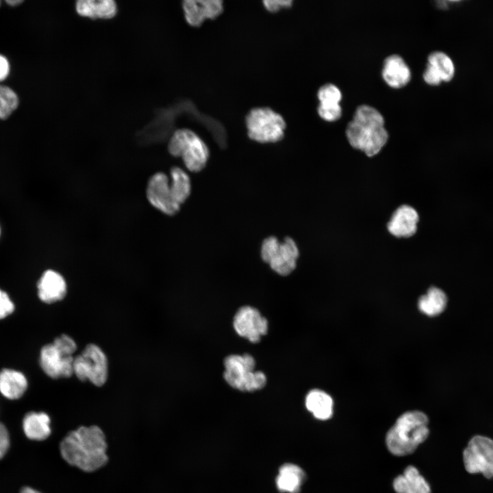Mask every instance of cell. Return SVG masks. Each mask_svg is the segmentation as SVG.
I'll list each match as a JSON object with an SVG mask.
<instances>
[{
    "instance_id": "cell-15",
    "label": "cell",
    "mask_w": 493,
    "mask_h": 493,
    "mask_svg": "<svg viewBox=\"0 0 493 493\" xmlns=\"http://www.w3.org/2000/svg\"><path fill=\"white\" fill-rule=\"evenodd\" d=\"M38 296L40 300L51 304L62 300L67 292L64 277L53 269L46 270L40 276L38 283Z\"/></svg>"
},
{
    "instance_id": "cell-3",
    "label": "cell",
    "mask_w": 493,
    "mask_h": 493,
    "mask_svg": "<svg viewBox=\"0 0 493 493\" xmlns=\"http://www.w3.org/2000/svg\"><path fill=\"white\" fill-rule=\"evenodd\" d=\"M429 435L428 416L420 411H408L399 416L388 429L385 443L392 455L403 457L415 452Z\"/></svg>"
},
{
    "instance_id": "cell-8",
    "label": "cell",
    "mask_w": 493,
    "mask_h": 493,
    "mask_svg": "<svg viewBox=\"0 0 493 493\" xmlns=\"http://www.w3.org/2000/svg\"><path fill=\"white\" fill-rule=\"evenodd\" d=\"M73 374L81 381H89L96 386L104 385L108 377V362L103 350L94 344L86 345L74 357Z\"/></svg>"
},
{
    "instance_id": "cell-17",
    "label": "cell",
    "mask_w": 493,
    "mask_h": 493,
    "mask_svg": "<svg viewBox=\"0 0 493 493\" xmlns=\"http://www.w3.org/2000/svg\"><path fill=\"white\" fill-rule=\"evenodd\" d=\"M396 493H431L429 483L414 466L409 465L393 480Z\"/></svg>"
},
{
    "instance_id": "cell-13",
    "label": "cell",
    "mask_w": 493,
    "mask_h": 493,
    "mask_svg": "<svg viewBox=\"0 0 493 493\" xmlns=\"http://www.w3.org/2000/svg\"><path fill=\"white\" fill-rule=\"evenodd\" d=\"M420 215L411 205L402 204L395 208L386 223L390 236L398 239H408L416 234Z\"/></svg>"
},
{
    "instance_id": "cell-2",
    "label": "cell",
    "mask_w": 493,
    "mask_h": 493,
    "mask_svg": "<svg viewBox=\"0 0 493 493\" xmlns=\"http://www.w3.org/2000/svg\"><path fill=\"white\" fill-rule=\"evenodd\" d=\"M384 123L382 114L376 108L368 105L358 106L345 130L349 144L368 157L377 155L389 138Z\"/></svg>"
},
{
    "instance_id": "cell-24",
    "label": "cell",
    "mask_w": 493,
    "mask_h": 493,
    "mask_svg": "<svg viewBox=\"0 0 493 493\" xmlns=\"http://www.w3.org/2000/svg\"><path fill=\"white\" fill-rule=\"evenodd\" d=\"M170 183L174 188L177 199L181 205L191 193V181L185 170L177 166L170 170Z\"/></svg>"
},
{
    "instance_id": "cell-4",
    "label": "cell",
    "mask_w": 493,
    "mask_h": 493,
    "mask_svg": "<svg viewBox=\"0 0 493 493\" xmlns=\"http://www.w3.org/2000/svg\"><path fill=\"white\" fill-rule=\"evenodd\" d=\"M224 379L232 388L243 392H253L263 388L266 377L255 371V361L252 355H231L224 360Z\"/></svg>"
},
{
    "instance_id": "cell-20",
    "label": "cell",
    "mask_w": 493,
    "mask_h": 493,
    "mask_svg": "<svg viewBox=\"0 0 493 493\" xmlns=\"http://www.w3.org/2000/svg\"><path fill=\"white\" fill-rule=\"evenodd\" d=\"M51 420L45 412H30L23 420V429L25 435L30 440L43 441L51 433Z\"/></svg>"
},
{
    "instance_id": "cell-38",
    "label": "cell",
    "mask_w": 493,
    "mask_h": 493,
    "mask_svg": "<svg viewBox=\"0 0 493 493\" xmlns=\"http://www.w3.org/2000/svg\"><path fill=\"white\" fill-rule=\"evenodd\" d=\"M1 1H0V5H1Z\"/></svg>"
},
{
    "instance_id": "cell-22",
    "label": "cell",
    "mask_w": 493,
    "mask_h": 493,
    "mask_svg": "<svg viewBox=\"0 0 493 493\" xmlns=\"http://www.w3.org/2000/svg\"><path fill=\"white\" fill-rule=\"evenodd\" d=\"M447 295L438 287H430L426 294L422 295L418 303V309L428 316H437L446 309Z\"/></svg>"
},
{
    "instance_id": "cell-27",
    "label": "cell",
    "mask_w": 493,
    "mask_h": 493,
    "mask_svg": "<svg viewBox=\"0 0 493 493\" xmlns=\"http://www.w3.org/2000/svg\"><path fill=\"white\" fill-rule=\"evenodd\" d=\"M317 95L320 104H339L342 99L340 90L332 84L322 86L318 89Z\"/></svg>"
},
{
    "instance_id": "cell-35",
    "label": "cell",
    "mask_w": 493,
    "mask_h": 493,
    "mask_svg": "<svg viewBox=\"0 0 493 493\" xmlns=\"http://www.w3.org/2000/svg\"><path fill=\"white\" fill-rule=\"evenodd\" d=\"M20 493H41L38 490H36L30 487H24L21 489Z\"/></svg>"
},
{
    "instance_id": "cell-5",
    "label": "cell",
    "mask_w": 493,
    "mask_h": 493,
    "mask_svg": "<svg viewBox=\"0 0 493 493\" xmlns=\"http://www.w3.org/2000/svg\"><path fill=\"white\" fill-rule=\"evenodd\" d=\"M168 149L173 156L181 157L187 169L194 173L203 170L209 158V150L205 143L194 132L188 129H181L174 132Z\"/></svg>"
},
{
    "instance_id": "cell-30",
    "label": "cell",
    "mask_w": 493,
    "mask_h": 493,
    "mask_svg": "<svg viewBox=\"0 0 493 493\" xmlns=\"http://www.w3.org/2000/svg\"><path fill=\"white\" fill-rule=\"evenodd\" d=\"M14 304L6 292L0 288V319L10 315L14 310Z\"/></svg>"
},
{
    "instance_id": "cell-25",
    "label": "cell",
    "mask_w": 493,
    "mask_h": 493,
    "mask_svg": "<svg viewBox=\"0 0 493 493\" xmlns=\"http://www.w3.org/2000/svg\"><path fill=\"white\" fill-rule=\"evenodd\" d=\"M427 64L439 73L442 81H451L455 75V65L451 58L442 51H433L427 58Z\"/></svg>"
},
{
    "instance_id": "cell-23",
    "label": "cell",
    "mask_w": 493,
    "mask_h": 493,
    "mask_svg": "<svg viewBox=\"0 0 493 493\" xmlns=\"http://www.w3.org/2000/svg\"><path fill=\"white\" fill-rule=\"evenodd\" d=\"M79 14L92 18H110L116 13V5L112 0H80L76 3Z\"/></svg>"
},
{
    "instance_id": "cell-11",
    "label": "cell",
    "mask_w": 493,
    "mask_h": 493,
    "mask_svg": "<svg viewBox=\"0 0 493 493\" xmlns=\"http://www.w3.org/2000/svg\"><path fill=\"white\" fill-rule=\"evenodd\" d=\"M233 327L236 333L247 338L251 342H258L267 333L268 321L260 312L251 306L241 307L233 318Z\"/></svg>"
},
{
    "instance_id": "cell-19",
    "label": "cell",
    "mask_w": 493,
    "mask_h": 493,
    "mask_svg": "<svg viewBox=\"0 0 493 493\" xmlns=\"http://www.w3.org/2000/svg\"><path fill=\"white\" fill-rule=\"evenodd\" d=\"M27 387V379L23 372L11 368L0 371V392L4 397L18 399L24 394Z\"/></svg>"
},
{
    "instance_id": "cell-9",
    "label": "cell",
    "mask_w": 493,
    "mask_h": 493,
    "mask_svg": "<svg viewBox=\"0 0 493 493\" xmlns=\"http://www.w3.org/2000/svg\"><path fill=\"white\" fill-rule=\"evenodd\" d=\"M146 197L156 210L168 216L175 215L181 208L174 188L167 175L157 172L148 180Z\"/></svg>"
},
{
    "instance_id": "cell-29",
    "label": "cell",
    "mask_w": 493,
    "mask_h": 493,
    "mask_svg": "<svg viewBox=\"0 0 493 493\" xmlns=\"http://www.w3.org/2000/svg\"><path fill=\"white\" fill-rule=\"evenodd\" d=\"M53 344L64 353L73 356L77 349V344L75 340L66 334H62L58 336L53 342Z\"/></svg>"
},
{
    "instance_id": "cell-14",
    "label": "cell",
    "mask_w": 493,
    "mask_h": 493,
    "mask_svg": "<svg viewBox=\"0 0 493 493\" xmlns=\"http://www.w3.org/2000/svg\"><path fill=\"white\" fill-rule=\"evenodd\" d=\"M183 8L187 22L192 26L201 25L206 19H214L223 11L220 0H186Z\"/></svg>"
},
{
    "instance_id": "cell-32",
    "label": "cell",
    "mask_w": 493,
    "mask_h": 493,
    "mask_svg": "<svg viewBox=\"0 0 493 493\" xmlns=\"http://www.w3.org/2000/svg\"><path fill=\"white\" fill-rule=\"evenodd\" d=\"M291 0H266L263 3L270 12H275L281 9L290 8L292 5Z\"/></svg>"
},
{
    "instance_id": "cell-33",
    "label": "cell",
    "mask_w": 493,
    "mask_h": 493,
    "mask_svg": "<svg viewBox=\"0 0 493 493\" xmlns=\"http://www.w3.org/2000/svg\"><path fill=\"white\" fill-rule=\"evenodd\" d=\"M10 435L5 426L0 422V459L6 454L10 447Z\"/></svg>"
},
{
    "instance_id": "cell-12",
    "label": "cell",
    "mask_w": 493,
    "mask_h": 493,
    "mask_svg": "<svg viewBox=\"0 0 493 493\" xmlns=\"http://www.w3.org/2000/svg\"><path fill=\"white\" fill-rule=\"evenodd\" d=\"M74 356L68 355L53 344L40 349L39 364L43 372L52 379L67 378L73 375Z\"/></svg>"
},
{
    "instance_id": "cell-7",
    "label": "cell",
    "mask_w": 493,
    "mask_h": 493,
    "mask_svg": "<svg viewBox=\"0 0 493 493\" xmlns=\"http://www.w3.org/2000/svg\"><path fill=\"white\" fill-rule=\"evenodd\" d=\"M261 256L275 272L286 276L296 268L299 250L294 240L290 237L279 242L277 238L270 236L262 242Z\"/></svg>"
},
{
    "instance_id": "cell-10",
    "label": "cell",
    "mask_w": 493,
    "mask_h": 493,
    "mask_svg": "<svg viewBox=\"0 0 493 493\" xmlns=\"http://www.w3.org/2000/svg\"><path fill=\"white\" fill-rule=\"evenodd\" d=\"M465 469L471 474L481 473L493 477V440L476 435L468 443L463 453Z\"/></svg>"
},
{
    "instance_id": "cell-18",
    "label": "cell",
    "mask_w": 493,
    "mask_h": 493,
    "mask_svg": "<svg viewBox=\"0 0 493 493\" xmlns=\"http://www.w3.org/2000/svg\"><path fill=\"white\" fill-rule=\"evenodd\" d=\"M305 479L306 475L300 466L286 463L279 468L275 483L282 493H299Z\"/></svg>"
},
{
    "instance_id": "cell-1",
    "label": "cell",
    "mask_w": 493,
    "mask_h": 493,
    "mask_svg": "<svg viewBox=\"0 0 493 493\" xmlns=\"http://www.w3.org/2000/svg\"><path fill=\"white\" fill-rule=\"evenodd\" d=\"M108 444L98 426H81L68 432L60 444L62 459L70 466L86 472L103 468L108 462Z\"/></svg>"
},
{
    "instance_id": "cell-28",
    "label": "cell",
    "mask_w": 493,
    "mask_h": 493,
    "mask_svg": "<svg viewBox=\"0 0 493 493\" xmlns=\"http://www.w3.org/2000/svg\"><path fill=\"white\" fill-rule=\"evenodd\" d=\"M320 117L329 122L338 121L342 116V108L339 104H320L318 107Z\"/></svg>"
},
{
    "instance_id": "cell-6",
    "label": "cell",
    "mask_w": 493,
    "mask_h": 493,
    "mask_svg": "<svg viewBox=\"0 0 493 493\" xmlns=\"http://www.w3.org/2000/svg\"><path fill=\"white\" fill-rule=\"evenodd\" d=\"M246 123L249 137L257 142H276L284 136V119L268 108L251 110L246 116Z\"/></svg>"
},
{
    "instance_id": "cell-26",
    "label": "cell",
    "mask_w": 493,
    "mask_h": 493,
    "mask_svg": "<svg viewBox=\"0 0 493 493\" xmlns=\"http://www.w3.org/2000/svg\"><path fill=\"white\" fill-rule=\"evenodd\" d=\"M19 100L10 87L0 84V119L8 118L17 108Z\"/></svg>"
},
{
    "instance_id": "cell-21",
    "label": "cell",
    "mask_w": 493,
    "mask_h": 493,
    "mask_svg": "<svg viewBox=\"0 0 493 493\" xmlns=\"http://www.w3.org/2000/svg\"><path fill=\"white\" fill-rule=\"evenodd\" d=\"M305 407L313 416L319 420H327L333 416L332 398L325 392L318 389L312 390L307 393Z\"/></svg>"
},
{
    "instance_id": "cell-31",
    "label": "cell",
    "mask_w": 493,
    "mask_h": 493,
    "mask_svg": "<svg viewBox=\"0 0 493 493\" xmlns=\"http://www.w3.org/2000/svg\"><path fill=\"white\" fill-rule=\"evenodd\" d=\"M422 76L424 81L430 86H438L442 81L439 73L429 64H427Z\"/></svg>"
},
{
    "instance_id": "cell-36",
    "label": "cell",
    "mask_w": 493,
    "mask_h": 493,
    "mask_svg": "<svg viewBox=\"0 0 493 493\" xmlns=\"http://www.w3.org/2000/svg\"><path fill=\"white\" fill-rule=\"evenodd\" d=\"M22 2H23V1H21V0H7L6 1V3L8 4L12 5V6L18 5L19 3H21Z\"/></svg>"
},
{
    "instance_id": "cell-37",
    "label": "cell",
    "mask_w": 493,
    "mask_h": 493,
    "mask_svg": "<svg viewBox=\"0 0 493 493\" xmlns=\"http://www.w3.org/2000/svg\"><path fill=\"white\" fill-rule=\"evenodd\" d=\"M1 226H0V236H1Z\"/></svg>"
},
{
    "instance_id": "cell-16",
    "label": "cell",
    "mask_w": 493,
    "mask_h": 493,
    "mask_svg": "<svg viewBox=\"0 0 493 493\" xmlns=\"http://www.w3.org/2000/svg\"><path fill=\"white\" fill-rule=\"evenodd\" d=\"M384 81L391 88H401L411 79V71L405 60L399 55L388 56L383 61L381 71Z\"/></svg>"
},
{
    "instance_id": "cell-34",
    "label": "cell",
    "mask_w": 493,
    "mask_h": 493,
    "mask_svg": "<svg viewBox=\"0 0 493 493\" xmlns=\"http://www.w3.org/2000/svg\"><path fill=\"white\" fill-rule=\"evenodd\" d=\"M10 73V64L5 56L0 54V81L4 80Z\"/></svg>"
}]
</instances>
